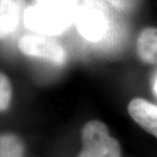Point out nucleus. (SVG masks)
I'll use <instances>...</instances> for the list:
<instances>
[{
  "label": "nucleus",
  "instance_id": "obj_1",
  "mask_svg": "<svg viewBox=\"0 0 157 157\" xmlns=\"http://www.w3.org/2000/svg\"><path fill=\"white\" fill-rule=\"evenodd\" d=\"M73 23L85 40L92 43H113L117 21L102 0H70Z\"/></svg>",
  "mask_w": 157,
  "mask_h": 157
},
{
  "label": "nucleus",
  "instance_id": "obj_2",
  "mask_svg": "<svg viewBox=\"0 0 157 157\" xmlns=\"http://www.w3.org/2000/svg\"><path fill=\"white\" fill-rule=\"evenodd\" d=\"M24 21L35 33L47 36L61 34L73 24L70 0H36L25 11Z\"/></svg>",
  "mask_w": 157,
  "mask_h": 157
},
{
  "label": "nucleus",
  "instance_id": "obj_3",
  "mask_svg": "<svg viewBox=\"0 0 157 157\" xmlns=\"http://www.w3.org/2000/svg\"><path fill=\"white\" fill-rule=\"evenodd\" d=\"M82 142L83 149L78 157H121L118 141L109 135L107 127L99 121L84 125Z\"/></svg>",
  "mask_w": 157,
  "mask_h": 157
},
{
  "label": "nucleus",
  "instance_id": "obj_4",
  "mask_svg": "<svg viewBox=\"0 0 157 157\" xmlns=\"http://www.w3.org/2000/svg\"><path fill=\"white\" fill-rule=\"evenodd\" d=\"M18 49L25 55L45 59L54 64L62 65L67 61V52L62 45L52 37L42 34L25 35L18 40Z\"/></svg>",
  "mask_w": 157,
  "mask_h": 157
},
{
  "label": "nucleus",
  "instance_id": "obj_5",
  "mask_svg": "<svg viewBox=\"0 0 157 157\" xmlns=\"http://www.w3.org/2000/svg\"><path fill=\"white\" fill-rule=\"evenodd\" d=\"M128 111L141 128L157 138V105L142 98H135L128 103Z\"/></svg>",
  "mask_w": 157,
  "mask_h": 157
},
{
  "label": "nucleus",
  "instance_id": "obj_6",
  "mask_svg": "<svg viewBox=\"0 0 157 157\" xmlns=\"http://www.w3.org/2000/svg\"><path fill=\"white\" fill-rule=\"evenodd\" d=\"M23 5L24 0H0V41L17 29Z\"/></svg>",
  "mask_w": 157,
  "mask_h": 157
},
{
  "label": "nucleus",
  "instance_id": "obj_7",
  "mask_svg": "<svg viewBox=\"0 0 157 157\" xmlns=\"http://www.w3.org/2000/svg\"><path fill=\"white\" fill-rule=\"evenodd\" d=\"M137 51L144 62L157 64L156 28H146L140 33L137 41Z\"/></svg>",
  "mask_w": 157,
  "mask_h": 157
},
{
  "label": "nucleus",
  "instance_id": "obj_8",
  "mask_svg": "<svg viewBox=\"0 0 157 157\" xmlns=\"http://www.w3.org/2000/svg\"><path fill=\"white\" fill-rule=\"evenodd\" d=\"M24 144L12 134L0 135V157H23Z\"/></svg>",
  "mask_w": 157,
  "mask_h": 157
},
{
  "label": "nucleus",
  "instance_id": "obj_9",
  "mask_svg": "<svg viewBox=\"0 0 157 157\" xmlns=\"http://www.w3.org/2000/svg\"><path fill=\"white\" fill-rule=\"evenodd\" d=\"M12 96L10 81L2 71H0V111H4L9 107Z\"/></svg>",
  "mask_w": 157,
  "mask_h": 157
},
{
  "label": "nucleus",
  "instance_id": "obj_10",
  "mask_svg": "<svg viewBox=\"0 0 157 157\" xmlns=\"http://www.w3.org/2000/svg\"><path fill=\"white\" fill-rule=\"evenodd\" d=\"M107 1L115 8L125 10V9H130L133 6L135 0H107Z\"/></svg>",
  "mask_w": 157,
  "mask_h": 157
},
{
  "label": "nucleus",
  "instance_id": "obj_11",
  "mask_svg": "<svg viewBox=\"0 0 157 157\" xmlns=\"http://www.w3.org/2000/svg\"><path fill=\"white\" fill-rule=\"evenodd\" d=\"M153 89H154V93L156 94V96H157V76H156V78H155L154 85H153Z\"/></svg>",
  "mask_w": 157,
  "mask_h": 157
}]
</instances>
